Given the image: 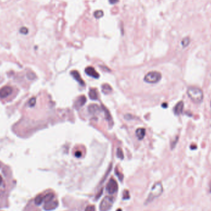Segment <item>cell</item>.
Masks as SVG:
<instances>
[{
  "mask_svg": "<svg viewBox=\"0 0 211 211\" xmlns=\"http://www.w3.org/2000/svg\"><path fill=\"white\" fill-rule=\"evenodd\" d=\"M163 191H164V188L161 182H158L154 184L150 190L148 196L145 202V204H148L159 198L162 194Z\"/></svg>",
  "mask_w": 211,
  "mask_h": 211,
  "instance_id": "1",
  "label": "cell"
},
{
  "mask_svg": "<svg viewBox=\"0 0 211 211\" xmlns=\"http://www.w3.org/2000/svg\"><path fill=\"white\" fill-rule=\"evenodd\" d=\"M187 94L188 97L193 102L200 103L202 101L204 94L202 90L196 86H190L187 90Z\"/></svg>",
  "mask_w": 211,
  "mask_h": 211,
  "instance_id": "2",
  "label": "cell"
},
{
  "mask_svg": "<svg viewBox=\"0 0 211 211\" xmlns=\"http://www.w3.org/2000/svg\"><path fill=\"white\" fill-rule=\"evenodd\" d=\"M162 75L157 71H151L147 74L144 78V80L149 83H156L161 80Z\"/></svg>",
  "mask_w": 211,
  "mask_h": 211,
  "instance_id": "3",
  "label": "cell"
},
{
  "mask_svg": "<svg viewBox=\"0 0 211 211\" xmlns=\"http://www.w3.org/2000/svg\"><path fill=\"white\" fill-rule=\"evenodd\" d=\"M114 198L112 196H106L102 199L100 205L99 210L100 211H109L113 206Z\"/></svg>",
  "mask_w": 211,
  "mask_h": 211,
  "instance_id": "4",
  "label": "cell"
},
{
  "mask_svg": "<svg viewBox=\"0 0 211 211\" xmlns=\"http://www.w3.org/2000/svg\"><path fill=\"white\" fill-rule=\"evenodd\" d=\"M117 190H118V184L117 182L115 181L113 178H111L106 185L107 192L111 194H113L116 193L117 192Z\"/></svg>",
  "mask_w": 211,
  "mask_h": 211,
  "instance_id": "5",
  "label": "cell"
},
{
  "mask_svg": "<svg viewBox=\"0 0 211 211\" xmlns=\"http://www.w3.org/2000/svg\"><path fill=\"white\" fill-rule=\"evenodd\" d=\"M13 88L11 86H6L0 90V98H5L9 96L13 93Z\"/></svg>",
  "mask_w": 211,
  "mask_h": 211,
  "instance_id": "6",
  "label": "cell"
},
{
  "mask_svg": "<svg viewBox=\"0 0 211 211\" xmlns=\"http://www.w3.org/2000/svg\"><path fill=\"white\" fill-rule=\"evenodd\" d=\"M58 206V201L52 200L50 202H48L45 203L44 205V209L47 211H50L54 210L56 209Z\"/></svg>",
  "mask_w": 211,
  "mask_h": 211,
  "instance_id": "7",
  "label": "cell"
},
{
  "mask_svg": "<svg viewBox=\"0 0 211 211\" xmlns=\"http://www.w3.org/2000/svg\"><path fill=\"white\" fill-rule=\"evenodd\" d=\"M85 73L90 77H92L94 78H98L99 77V74L97 72L93 67H87L85 69Z\"/></svg>",
  "mask_w": 211,
  "mask_h": 211,
  "instance_id": "8",
  "label": "cell"
},
{
  "mask_svg": "<svg viewBox=\"0 0 211 211\" xmlns=\"http://www.w3.org/2000/svg\"><path fill=\"white\" fill-rule=\"evenodd\" d=\"M86 101V97L85 96L82 95V96H79L77 99V100H76V101H75V108L77 109H78L79 108H80L81 107H82L83 105L85 104Z\"/></svg>",
  "mask_w": 211,
  "mask_h": 211,
  "instance_id": "9",
  "label": "cell"
},
{
  "mask_svg": "<svg viewBox=\"0 0 211 211\" xmlns=\"http://www.w3.org/2000/svg\"><path fill=\"white\" fill-rule=\"evenodd\" d=\"M184 103L182 101H179L177 104H176V106H175L174 109H173V111L175 115H180L182 114V113L183 112V110H184Z\"/></svg>",
  "mask_w": 211,
  "mask_h": 211,
  "instance_id": "10",
  "label": "cell"
},
{
  "mask_svg": "<svg viewBox=\"0 0 211 211\" xmlns=\"http://www.w3.org/2000/svg\"><path fill=\"white\" fill-rule=\"evenodd\" d=\"M70 74L72 75V76L73 77V78L75 80H76V81H77L81 85H83V86L85 85V83H84V82H83V79L82 78L80 75V74L78 73V71H77V70L72 71L70 72Z\"/></svg>",
  "mask_w": 211,
  "mask_h": 211,
  "instance_id": "11",
  "label": "cell"
},
{
  "mask_svg": "<svg viewBox=\"0 0 211 211\" xmlns=\"http://www.w3.org/2000/svg\"><path fill=\"white\" fill-rule=\"evenodd\" d=\"M88 109L89 113L92 114H97L99 112V111H100L99 107L97 104H94L90 105L88 107Z\"/></svg>",
  "mask_w": 211,
  "mask_h": 211,
  "instance_id": "12",
  "label": "cell"
},
{
  "mask_svg": "<svg viewBox=\"0 0 211 211\" xmlns=\"http://www.w3.org/2000/svg\"><path fill=\"white\" fill-rule=\"evenodd\" d=\"M146 130L143 128H139L136 130V135L139 140H142L145 137Z\"/></svg>",
  "mask_w": 211,
  "mask_h": 211,
  "instance_id": "13",
  "label": "cell"
},
{
  "mask_svg": "<svg viewBox=\"0 0 211 211\" xmlns=\"http://www.w3.org/2000/svg\"><path fill=\"white\" fill-rule=\"evenodd\" d=\"M89 96L90 98L93 100H96L98 98L97 91L95 89H90L89 91Z\"/></svg>",
  "mask_w": 211,
  "mask_h": 211,
  "instance_id": "14",
  "label": "cell"
},
{
  "mask_svg": "<svg viewBox=\"0 0 211 211\" xmlns=\"http://www.w3.org/2000/svg\"><path fill=\"white\" fill-rule=\"evenodd\" d=\"M54 195L53 193H48L44 196V198H43V201L45 202V203L50 202L54 200Z\"/></svg>",
  "mask_w": 211,
  "mask_h": 211,
  "instance_id": "15",
  "label": "cell"
},
{
  "mask_svg": "<svg viewBox=\"0 0 211 211\" xmlns=\"http://www.w3.org/2000/svg\"><path fill=\"white\" fill-rule=\"evenodd\" d=\"M102 92L104 94H109V93H111L112 88H111V87L109 85L104 84L102 86Z\"/></svg>",
  "mask_w": 211,
  "mask_h": 211,
  "instance_id": "16",
  "label": "cell"
},
{
  "mask_svg": "<svg viewBox=\"0 0 211 211\" xmlns=\"http://www.w3.org/2000/svg\"><path fill=\"white\" fill-rule=\"evenodd\" d=\"M43 198L44 196H43L42 195H38L35 199V203L37 205H40L43 202Z\"/></svg>",
  "mask_w": 211,
  "mask_h": 211,
  "instance_id": "17",
  "label": "cell"
},
{
  "mask_svg": "<svg viewBox=\"0 0 211 211\" xmlns=\"http://www.w3.org/2000/svg\"><path fill=\"white\" fill-rule=\"evenodd\" d=\"M190 43V39L189 37H185L184 38V39L182 40V45L183 46V47L184 48H185V47H187Z\"/></svg>",
  "mask_w": 211,
  "mask_h": 211,
  "instance_id": "18",
  "label": "cell"
},
{
  "mask_svg": "<svg viewBox=\"0 0 211 211\" xmlns=\"http://www.w3.org/2000/svg\"><path fill=\"white\" fill-rule=\"evenodd\" d=\"M19 32L23 35H27L29 32V30L27 27H22L21 29H19Z\"/></svg>",
  "mask_w": 211,
  "mask_h": 211,
  "instance_id": "19",
  "label": "cell"
},
{
  "mask_svg": "<svg viewBox=\"0 0 211 211\" xmlns=\"http://www.w3.org/2000/svg\"><path fill=\"white\" fill-rule=\"evenodd\" d=\"M117 156L121 159H123V153L121 148H118L117 150Z\"/></svg>",
  "mask_w": 211,
  "mask_h": 211,
  "instance_id": "20",
  "label": "cell"
},
{
  "mask_svg": "<svg viewBox=\"0 0 211 211\" xmlns=\"http://www.w3.org/2000/svg\"><path fill=\"white\" fill-rule=\"evenodd\" d=\"M102 15H103V12L102 11L98 10L94 13V17L97 19H99L100 17H101Z\"/></svg>",
  "mask_w": 211,
  "mask_h": 211,
  "instance_id": "21",
  "label": "cell"
},
{
  "mask_svg": "<svg viewBox=\"0 0 211 211\" xmlns=\"http://www.w3.org/2000/svg\"><path fill=\"white\" fill-rule=\"evenodd\" d=\"M27 77L29 80H33L35 78V75L33 72H27Z\"/></svg>",
  "mask_w": 211,
  "mask_h": 211,
  "instance_id": "22",
  "label": "cell"
},
{
  "mask_svg": "<svg viewBox=\"0 0 211 211\" xmlns=\"http://www.w3.org/2000/svg\"><path fill=\"white\" fill-rule=\"evenodd\" d=\"M123 200H128V199L130 198V194H129V193L127 190L124 191V192H123Z\"/></svg>",
  "mask_w": 211,
  "mask_h": 211,
  "instance_id": "23",
  "label": "cell"
},
{
  "mask_svg": "<svg viewBox=\"0 0 211 211\" xmlns=\"http://www.w3.org/2000/svg\"><path fill=\"white\" fill-rule=\"evenodd\" d=\"M29 105L30 107H33L36 104V98H31L29 100Z\"/></svg>",
  "mask_w": 211,
  "mask_h": 211,
  "instance_id": "24",
  "label": "cell"
},
{
  "mask_svg": "<svg viewBox=\"0 0 211 211\" xmlns=\"http://www.w3.org/2000/svg\"><path fill=\"white\" fill-rule=\"evenodd\" d=\"M85 211H95V208L94 206L93 205H90L88 206L86 208Z\"/></svg>",
  "mask_w": 211,
  "mask_h": 211,
  "instance_id": "25",
  "label": "cell"
},
{
  "mask_svg": "<svg viewBox=\"0 0 211 211\" xmlns=\"http://www.w3.org/2000/svg\"><path fill=\"white\" fill-rule=\"evenodd\" d=\"M115 173H116L117 175L118 176V177H119V180H122V179H123V175H122L120 172H119L117 170H116V171H115Z\"/></svg>",
  "mask_w": 211,
  "mask_h": 211,
  "instance_id": "26",
  "label": "cell"
},
{
  "mask_svg": "<svg viewBox=\"0 0 211 211\" xmlns=\"http://www.w3.org/2000/svg\"><path fill=\"white\" fill-rule=\"evenodd\" d=\"M75 156L77 157H80L82 156V152L81 151H76V153H75Z\"/></svg>",
  "mask_w": 211,
  "mask_h": 211,
  "instance_id": "27",
  "label": "cell"
},
{
  "mask_svg": "<svg viewBox=\"0 0 211 211\" xmlns=\"http://www.w3.org/2000/svg\"><path fill=\"white\" fill-rule=\"evenodd\" d=\"M118 1H119V0H109V3L111 4V5H114V4H116Z\"/></svg>",
  "mask_w": 211,
  "mask_h": 211,
  "instance_id": "28",
  "label": "cell"
},
{
  "mask_svg": "<svg viewBox=\"0 0 211 211\" xmlns=\"http://www.w3.org/2000/svg\"><path fill=\"white\" fill-rule=\"evenodd\" d=\"M2 182H3V178H2L1 176V175H0V185H1V183H2Z\"/></svg>",
  "mask_w": 211,
  "mask_h": 211,
  "instance_id": "29",
  "label": "cell"
},
{
  "mask_svg": "<svg viewBox=\"0 0 211 211\" xmlns=\"http://www.w3.org/2000/svg\"><path fill=\"white\" fill-rule=\"evenodd\" d=\"M117 211H122V209H119L117 210Z\"/></svg>",
  "mask_w": 211,
  "mask_h": 211,
  "instance_id": "30",
  "label": "cell"
},
{
  "mask_svg": "<svg viewBox=\"0 0 211 211\" xmlns=\"http://www.w3.org/2000/svg\"><path fill=\"white\" fill-rule=\"evenodd\" d=\"M210 108H211V101H210Z\"/></svg>",
  "mask_w": 211,
  "mask_h": 211,
  "instance_id": "31",
  "label": "cell"
}]
</instances>
